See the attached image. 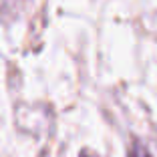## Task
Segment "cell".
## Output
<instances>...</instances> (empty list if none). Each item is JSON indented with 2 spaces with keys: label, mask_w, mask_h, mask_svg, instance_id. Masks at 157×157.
<instances>
[{
  "label": "cell",
  "mask_w": 157,
  "mask_h": 157,
  "mask_svg": "<svg viewBox=\"0 0 157 157\" xmlns=\"http://www.w3.org/2000/svg\"><path fill=\"white\" fill-rule=\"evenodd\" d=\"M129 157H151V155H149L147 147H145L141 141L133 139V143H131V147H129Z\"/></svg>",
  "instance_id": "1"
},
{
  "label": "cell",
  "mask_w": 157,
  "mask_h": 157,
  "mask_svg": "<svg viewBox=\"0 0 157 157\" xmlns=\"http://www.w3.org/2000/svg\"><path fill=\"white\" fill-rule=\"evenodd\" d=\"M18 2H20V0H0V16H2V14H6V8H10V6H12V8H16V6H18Z\"/></svg>",
  "instance_id": "2"
},
{
  "label": "cell",
  "mask_w": 157,
  "mask_h": 157,
  "mask_svg": "<svg viewBox=\"0 0 157 157\" xmlns=\"http://www.w3.org/2000/svg\"><path fill=\"white\" fill-rule=\"evenodd\" d=\"M81 157H95V155H89V153H85V151H83V155H81Z\"/></svg>",
  "instance_id": "3"
}]
</instances>
